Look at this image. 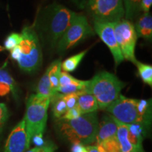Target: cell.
<instances>
[{"label":"cell","instance_id":"obj_18","mask_svg":"<svg viewBox=\"0 0 152 152\" xmlns=\"http://www.w3.org/2000/svg\"><path fill=\"white\" fill-rule=\"evenodd\" d=\"M50 104H52V111L54 118L60 119L67 111V106L64 99V94L56 92L50 98Z\"/></svg>","mask_w":152,"mask_h":152},{"label":"cell","instance_id":"obj_6","mask_svg":"<svg viewBox=\"0 0 152 152\" xmlns=\"http://www.w3.org/2000/svg\"><path fill=\"white\" fill-rule=\"evenodd\" d=\"M49 105V97L33 94L28 99L26 115L23 119L27 134V144L29 148L33 136L44 134L47 125V111Z\"/></svg>","mask_w":152,"mask_h":152},{"label":"cell","instance_id":"obj_8","mask_svg":"<svg viewBox=\"0 0 152 152\" xmlns=\"http://www.w3.org/2000/svg\"><path fill=\"white\" fill-rule=\"evenodd\" d=\"M87 6L95 21L113 23L125 16L123 0H87Z\"/></svg>","mask_w":152,"mask_h":152},{"label":"cell","instance_id":"obj_14","mask_svg":"<svg viewBox=\"0 0 152 152\" xmlns=\"http://www.w3.org/2000/svg\"><path fill=\"white\" fill-rule=\"evenodd\" d=\"M116 139L121 152H139L131 142L128 125L116 121Z\"/></svg>","mask_w":152,"mask_h":152},{"label":"cell","instance_id":"obj_19","mask_svg":"<svg viewBox=\"0 0 152 152\" xmlns=\"http://www.w3.org/2000/svg\"><path fill=\"white\" fill-rule=\"evenodd\" d=\"M87 52L88 51L86 49L66 58L65 61L61 62V71L68 73L75 71L87 54Z\"/></svg>","mask_w":152,"mask_h":152},{"label":"cell","instance_id":"obj_35","mask_svg":"<svg viewBox=\"0 0 152 152\" xmlns=\"http://www.w3.org/2000/svg\"><path fill=\"white\" fill-rule=\"evenodd\" d=\"M2 50H4V48H3L2 47L0 46V52H1V51H2Z\"/></svg>","mask_w":152,"mask_h":152},{"label":"cell","instance_id":"obj_21","mask_svg":"<svg viewBox=\"0 0 152 152\" xmlns=\"http://www.w3.org/2000/svg\"><path fill=\"white\" fill-rule=\"evenodd\" d=\"M139 73V75L145 84L152 86V66L151 65L139 61L137 60L134 63Z\"/></svg>","mask_w":152,"mask_h":152},{"label":"cell","instance_id":"obj_27","mask_svg":"<svg viewBox=\"0 0 152 152\" xmlns=\"http://www.w3.org/2000/svg\"><path fill=\"white\" fill-rule=\"evenodd\" d=\"M82 115L80 111L77 106H76L75 107L72 108V109H68L66 113L64 114V115L60 119H64V120H71V119H75L77 118L80 116Z\"/></svg>","mask_w":152,"mask_h":152},{"label":"cell","instance_id":"obj_32","mask_svg":"<svg viewBox=\"0 0 152 152\" xmlns=\"http://www.w3.org/2000/svg\"><path fill=\"white\" fill-rule=\"evenodd\" d=\"M71 152H87L86 146L80 143H73Z\"/></svg>","mask_w":152,"mask_h":152},{"label":"cell","instance_id":"obj_20","mask_svg":"<svg viewBox=\"0 0 152 152\" xmlns=\"http://www.w3.org/2000/svg\"><path fill=\"white\" fill-rule=\"evenodd\" d=\"M37 93L36 94L40 95L42 96H46V97L51 98L54 95L52 90V87H51L50 80H49V73L47 69L44 73L42 77L39 80V83L37 86Z\"/></svg>","mask_w":152,"mask_h":152},{"label":"cell","instance_id":"obj_17","mask_svg":"<svg viewBox=\"0 0 152 152\" xmlns=\"http://www.w3.org/2000/svg\"><path fill=\"white\" fill-rule=\"evenodd\" d=\"M49 80H50L51 87L53 94L58 92V86H59V78L61 73V61L60 59H56L53 61L47 68Z\"/></svg>","mask_w":152,"mask_h":152},{"label":"cell","instance_id":"obj_11","mask_svg":"<svg viewBox=\"0 0 152 152\" xmlns=\"http://www.w3.org/2000/svg\"><path fill=\"white\" fill-rule=\"evenodd\" d=\"M29 149L24 119L13 128L6 142L4 152H26Z\"/></svg>","mask_w":152,"mask_h":152},{"label":"cell","instance_id":"obj_5","mask_svg":"<svg viewBox=\"0 0 152 152\" xmlns=\"http://www.w3.org/2000/svg\"><path fill=\"white\" fill-rule=\"evenodd\" d=\"M125 83L116 75L107 71L99 72L89 80L86 92L92 94L97 102L99 109H106L121 95Z\"/></svg>","mask_w":152,"mask_h":152},{"label":"cell","instance_id":"obj_29","mask_svg":"<svg viewBox=\"0 0 152 152\" xmlns=\"http://www.w3.org/2000/svg\"><path fill=\"white\" fill-rule=\"evenodd\" d=\"M9 116L8 109L4 104L0 103V132L2 130L6 121Z\"/></svg>","mask_w":152,"mask_h":152},{"label":"cell","instance_id":"obj_10","mask_svg":"<svg viewBox=\"0 0 152 152\" xmlns=\"http://www.w3.org/2000/svg\"><path fill=\"white\" fill-rule=\"evenodd\" d=\"M93 28L94 33L97 34L103 42L109 47L113 57L115 65L118 66L124 61V58L115 39L113 23L93 20Z\"/></svg>","mask_w":152,"mask_h":152},{"label":"cell","instance_id":"obj_25","mask_svg":"<svg viewBox=\"0 0 152 152\" xmlns=\"http://www.w3.org/2000/svg\"><path fill=\"white\" fill-rule=\"evenodd\" d=\"M100 146L103 148L106 152H121L117 142V139L106 142L105 143L101 144Z\"/></svg>","mask_w":152,"mask_h":152},{"label":"cell","instance_id":"obj_22","mask_svg":"<svg viewBox=\"0 0 152 152\" xmlns=\"http://www.w3.org/2000/svg\"><path fill=\"white\" fill-rule=\"evenodd\" d=\"M141 0H123L126 20H130L135 18L140 12V4Z\"/></svg>","mask_w":152,"mask_h":152},{"label":"cell","instance_id":"obj_7","mask_svg":"<svg viewBox=\"0 0 152 152\" xmlns=\"http://www.w3.org/2000/svg\"><path fill=\"white\" fill-rule=\"evenodd\" d=\"M94 34V29L89 23L86 16L76 14L71 25L57 43L56 48L58 53H64Z\"/></svg>","mask_w":152,"mask_h":152},{"label":"cell","instance_id":"obj_9","mask_svg":"<svg viewBox=\"0 0 152 152\" xmlns=\"http://www.w3.org/2000/svg\"><path fill=\"white\" fill-rule=\"evenodd\" d=\"M114 33L124 59L134 64L137 61L134 54L137 36L134 25L130 20L122 19L113 23Z\"/></svg>","mask_w":152,"mask_h":152},{"label":"cell","instance_id":"obj_16","mask_svg":"<svg viewBox=\"0 0 152 152\" xmlns=\"http://www.w3.org/2000/svg\"><path fill=\"white\" fill-rule=\"evenodd\" d=\"M134 29L137 37L151 40L152 38V16L149 12L144 13L137 20Z\"/></svg>","mask_w":152,"mask_h":152},{"label":"cell","instance_id":"obj_30","mask_svg":"<svg viewBox=\"0 0 152 152\" xmlns=\"http://www.w3.org/2000/svg\"><path fill=\"white\" fill-rule=\"evenodd\" d=\"M152 5V0H141L140 4V11H143L144 13L149 12Z\"/></svg>","mask_w":152,"mask_h":152},{"label":"cell","instance_id":"obj_2","mask_svg":"<svg viewBox=\"0 0 152 152\" xmlns=\"http://www.w3.org/2000/svg\"><path fill=\"white\" fill-rule=\"evenodd\" d=\"M18 46L10 51L11 58L18 63L24 72L32 73L38 71L42 64L40 40L34 26H25Z\"/></svg>","mask_w":152,"mask_h":152},{"label":"cell","instance_id":"obj_15","mask_svg":"<svg viewBox=\"0 0 152 152\" xmlns=\"http://www.w3.org/2000/svg\"><path fill=\"white\" fill-rule=\"evenodd\" d=\"M77 106L82 115L96 112L99 109L96 99L92 94L86 91L77 92Z\"/></svg>","mask_w":152,"mask_h":152},{"label":"cell","instance_id":"obj_24","mask_svg":"<svg viewBox=\"0 0 152 152\" xmlns=\"http://www.w3.org/2000/svg\"><path fill=\"white\" fill-rule=\"evenodd\" d=\"M20 41V35L13 33L9 35L4 41V47L7 50L11 51L18 46Z\"/></svg>","mask_w":152,"mask_h":152},{"label":"cell","instance_id":"obj_13","mask_svg":"<svg viewBox=\"0 0 152 152\" xmlns=\"http://www.w3.org/2000/svg\"><path fill=\"white\" fill-rule=\"evenodd\" d=\"M88 83L89 80H78L68 73L61 71L58 92L62 94H68L85 91Z\"/></svg>","mask_w":152,"mask_h":152},{"label":"cell","instance_id":"obj_1","mask_svg":"<svg viewBox=\"0 0 152 152\" xmlns=\"http://www.w3.org/2000/svg\"><path fill=\"white\" fill-rule=\"evenodd\" d=\"M76 14L56 2L47 6L42 10L34 26L39 39L49 49L56 48L57 43L71 25Z\"/></svg>","mask_w":152,"mask_h":152},{"label":"cell","instance_id":"obj_4","mask_svg":"<svg viewBox=\"0 0 152 152\" xmlns=\"http://www.w3.org/2000/svg\"><path fill=\"white\" fill-rule=\"evenodd\" d=\"M57 129L72 143L92 144L96 140L99 121L96 112L83 114L75 119H58Z\"/></svg>","mask_w":152,"mask_h":152},{"label":"cell","instance_id":"obj_12","mask_svg":"<svg viewBox=\"0 0 152 152\" xmlns=\"http://www.w3.org/2000/svg\"><path fill=\"white\" fill-rule=\"evenodd\" d=\"M117 123L111 115H104L99 123L96 141L97 145L111 140H116Z\"/></svg>","mask_w":152,"mask_h":152},{"label":"cell","instance_id":"obj_31","mask_svg":"<svg viewBox=\"0 0 152 152\" xmlns=\"http://www.w3.org/2000/svg\"><path fill=\"white\" fill-rule=\"evenodd\" d=\"M31 141L35 144V145L37 147H41L45 144L43 140V134H36L32 137Z\"/></svg>","mask_w":152,"mask_h":152},{"label":"cell","instance_id":"obj_34","mask_svg":"<svg viewBox=\"0 0 152 152\" xmlns=\"http://www.w3.org/2000/svg\"><path fill=\"white\" fill-rule=\"evenodd\" d=\"M11 92V88L9 85L0 83V96H4Z\"/></svg>","mask_w":152,"mask_h":152},{"label":"cell","instance_id":"obj_33","mask_svg":"<svg viewBox=\"0 0 152 152\" xmlns=\"http://www.w3.org/2000/svg\"><path fill=\"white\" fill-rule=\"evenodd\" d=\"M87 152H106L100 145L86 146Z\"/></svg>","mask_w":152,"mask_h":152},{"label":"cell","instance_id":"obj_3","mask_svg":"<svg viewBox=\"0 0 152 152\" xmlns=\"http://www.w3.org/2000/svg\"><path fill=\"white\" fill-rule=\"evenodd\" d=\"M106 110L123 124H141L147 128L151 124V99H136L121 94Z\"/></svg>","mask_w":152,"mask_h":152},{"label":"cell","instance_id":"obj_28","mask_svg":"<svg viewBox=\"0 0 152 152\" xmlns=\"http://www.w3.org/2000/svg\"><path fill=\"white\" fill-rule=\"evenodd\" d=\"M55 149H56L55 145L52 143H49V142H47L42 147H35L31 149L27 150L26 152H54Z\"/></svg>","mask_w":152,"mask_h":152},{"label":"cell","instance_id":"obj_26","mask_svg":"<svg viewBox=\"0 0 152 152\" xmlns=\"http://www.w3.org/2000/svg\"><path fill=\"white\" fill-rule=\"evenodd\" d=\"M64 99L65 101L67 109H70L77 106V93L64 94Z\"/></svg>","mask_w":152,"mask_h":152},{"label":"cell","instance_id":"obj_23","mask_svg":"<svg viewBox=\"0 0 152 152\" xmlns=\"http://www.w3.org/2000/svg\"><path fill=\"white\" fill-rule=\"evenodd\" d=\"M0 83H4L9 85L11 88V92H12L15 96H17L16 83L11 77V75L7 70L4 69V66L0 68Z\"/></svg>","mask_w":152,"mask_h":152}]
</instances>
